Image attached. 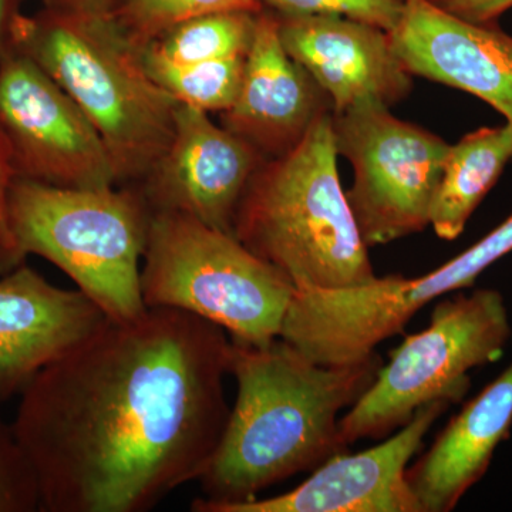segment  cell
Listing matches in <instances>:
<instances>
[{"label": "cell", "mask_w": 512, "mask_h": 512, "mask_svg": "<svg viewBox=\"0 0 512 512\" xmlns=\"http://www.w3.org/2000/svg\"><path fill=\"white\" fill-rule=\"evenodd\" d=\"M231 339L192 313L109 320L19 394L43 512H146L200 480L229 416Z\"/></svg>", "instance_id": "6da1fadb"}, {"label": "cell", "mask_w": 512, "mask_h": 512, "mask_svg": "<svg viewBox=\"0 0 512 512\" xmlns=\"http://www.w3.org/2000/svg\"><path fill=\"white\" fill-rule=\"evenodd\" d=\"M231 339V338H229ZM377 353L350 365H319L282 338L265 345L231 339L237 399L191 511L244 503L348 451L339 414L375 382Z\"/></svg>", "instance_id": "7a4b0ae2"}, {"label": "cell", "mask_w": 512, "mask_h": 512, "mask_svg": "<svg viewBox=\"0 0 512 512\" xmlns=\"http://www.w3.org/2000/svg\"><path fill=\"white\" fill-rule=\"evenodd\" d=\"M333 113L289 153L256 168L235 212V237L298 291L345 289L376 278L340 184Z\"/></svg>", "instance_id": "3957f363"}, {"label": "cell", "mask_w": 512, "mask_h": 512, "mask_svg": "<svg viewBox=\"0 0 512 512\" xmlns=\"http://www.w3.org/2000/svg\"><path fill=\"white\" fill-rule=\"evenodd\" d=\"M18 52L84 111L106 144L117 184L146 180L173 140L178 103L147 72L143 49L114 16L26 15Z\"/></svg>", "instance_id": "277c9868"}, {"label": "cell", "mask_w": 512, "mask_h": 512, "mask_svg": "<svg viewBox=\"0 0 512 512\" xmlns=\"http://www.w3.org/2000/svg\"><path fill=\"white\" fill-rule=\"evenodd\" d=\"M150 205L134 185L66 188L15 178L9 227L18 265L42 256L103 309L126 322L147 311L140 261Z\"/></svg>", "instance_id": "5b68a950"}, {"label": "cell", "mask_w": 512, "mask_h": 512, "mask_svg": "<svg viewBox=\"0 0 512 512\" xmlns=\"http://www.w3.org/2000/svg\"><path fill=\"white\" fill-rule=\"evenodd\" d=\"M143 258L147 308L192 313L251 345L281 336L295 286L234 234L181 212L153 211Z\"/></svg>", "instance_id": "8992f818"}, {"label": "cell", "mask_w": 512, "mask_h": 512, "mask_svg": "<svg viewBox=\"0 0 512 512\" xmlns=\"http://www.w3.org/2000/svg\"><path fill=\"white\" fill-rule=\"evenodd\" d=\"M512 335L504 296L495 289L458 293L436 303L429 326L390 353L372 386L342 419L348 446L382 439L402 429L424 404L460 403L470 390V370L503 355Z\"/></svg>", "instance_id": "52a82bcc"}, {"label": "cell", "mask_w": 512, "mask_h": 512, "mask_svg": "<svg viewBox=\"0 0 512 512\" xmlns=\"http://www.w3.org/2000/svg\"><path fill=\"white\" fill-rule=\"evenodd\" d=\"M333 136L355 173L346 198L367 247L429 227L450 144L376 101L333 113Z\"/></svg>", "instance_id": "ba28073f"}, {"label": "cell", "mask_w": 512, "mask_h": 512, "mask_svg": "<svg viewBox=\"0 0 512 512\" xmlns=\"http://www.w3.org/2000/svg\"><path fill=\"white\" fill-rule=\"evenodd\" d=\"M0 130L16 178L66 188L119 185L92 121L62 86L20 52L0 60Z\"/></svg>", "instance_id": "9c48e42d"}, {"label": "cell", "mask_w": 512, "mask_h": 512, "mask_svg": "<svg viewBox=\"0 0 512 512\" xmlns=\"http://www.w3.org/2000/svg\"><path fill=\"white\" fill-rule=\"evenodd\" d=\"M266 158L205 111L180 104L170 146L146 180L134 185L151 211L190 215L232 232L245 188Z\"/></svg>", "instance_id": "30bf717a"}, {"label": "cell", "mask_w": 512, "mask_h": 512, "mask_svg": "<svg viewBox=\"0 0 512 512\" xmlns=\"http://www.w3.org/2000/svg\"><path fill=\"white\" fill-rule=\"evenodd\" d=\"M451 406L436 400L379 446L338 454L289 493L222 504L210 512H423L406 471L431 426Z\"/></svg>", "instance_id": "8fae6325"}, {"label": "cell", "mask_w": 512, "mask_h": 512, "mask_svg": "<svg viewBox=\"0 0 512 512\" xmlns=\"http://www.w3.org/2000/svg\"><path fill=\"white\" fill-rule=\"evenodd\" d=\"M276 16L286 52L328 94L333 113L366 101L392 107L412 92L413 74L386 30L338 15Z\"/></svg>", "instance_id": "7c38bea8"}, {"label": "cell", "mask_w": 512, "mask_h": 512, "mask_svg": "<svg viewBox=\"0 0 512 512\" xmlns=\"http://www.w3.org/2000/svg\"><path fill=\"white\" fill-rule=\"evenodd\" d=\"M389 35L413 76L473 94L512 128V36L498 25L467 22L431 0H404Z\"/></svg>", "instance_id": "4fadbf2b"}, {"label": "cell", "mask_w": 512, "mask_h": 512, "mask_svg": "<svg viewBox=\"0 0 512 512\" xmlns=\"http://www.w3.org/2000/svg\"><path fill=\"white\" fill-rule=\"evenodd\" d=\"M80 289L57 288L25 262L0 279V404L109 322Z\"/></svg>", "instance_id": "5bb4252c"}, {"label": "cell", "mask_w": 512, "mask_h": 512, "mask_svg": "<svg viewBox=\"0 0 512 512\" xmlns=\"http://www.w3.org/2000/svg\"><path fill=\"white\" fill-rule=\"evenodd\" d=\"M329 113L328 94L282 45L278 16L271 10L259 12L241 89L222 113V126L268 160L293 150Z\"/></svg>", "instance_id": "9a60e30c"}, {"label": "cell", "mask_w": 512, "mask_h": 512, "mask_svg": "<svg viewBox=\"0 0 512 512\" xmlns=\"http://www.w3.org/2000/svg\"><path fill=\"white\" fill-rule=\"evenodd\" d=\"M512 427V363L468 402L406 477L423 512H450L487 473Z\"/></svg>", "instance_id": "2e32d148"}, {"label": "cell", "mask_w": 512, "mask_h": 512, "mask_svg": "<svg viewBox=\"0 0 512 512\" xmlns=\"http://www.w3.org/2000/svg\"><path fill=\"white\" fill-rule=\"evenodd\" d=\"M512 161V128L481 127L451 146L430 210L437 237L453 241Z\"/></svg>", "instance_id": "e0dca14e"}, {"label": "cell", "mask_w": 512, "mask_h": 512, "mask_svg": "<svg viewBox=\"0 0 512 512\" xmlns=\"http://www.w3.org/2000/svg\"><path fill=\"white\" fill-rule=\"evenodd\" d=\"M258 13L234 10L183 20L143 47L144 55L171 64L247 56Z\"/></svg>", "instance_id": "ac0fdd59"}, {"label": "cell", "mask_w": 512, "mask_h": 512, "mask_svg": "<svg viewBox=\"0 0 512 512\" xmlns=\"http://www.w3.org/2000/svg\"><path fill=\"white\" fill-rule=\"evenodd\" d=\"M247 56L227 57L195 64H171L144 55L147 72L184 106L205 111H227L237 100Z\"/></svg>", "instance_id": "d6986e66"}, {"label": "cell", "mask_w": 512, "mask_h": 512, "mask_svg": "<svg viewBox=\"0 0 512 512\" xmlns=\"http://www.w3.org/2000/svg\"><path fill=\"white\" fill-rule=\"evenodd\" d=\"M259 13L258 0H126L114 15L140 49L183 20L215 12Z\"/></svg>", "instance_id": "ffe728a7"}, {"label": "cell", "mask_w": 512, "mask_h": 512, "mask_svg": "<svg viewBox=\"0 0 512 512\" xmlns=\"http://www.w3.org/2000/svg\"><path fill=\"white\" fill-rule=\"evenodd\" d=\"M40 511L35 471L12 424L0 414V512Z\"/></svg>", "instance_id": "44dd1931"}, {"label": "cell", "mask_w": 512, "mask_h": 512, "mask_svg": "<svg viewBox=\"0 0 512 512\" xmlns=\"http://www.w3.org/2000/svg\"><path fill=\"white\" fill-rule=\"evenodd\" d=\"M281 16L338 15L392 32L402 18L404 0H258Z\"/></svg>", "instance_id": "7402d4cb"}, {"label": "cell", "mask_w": 512, "mask_h": 512, "mask_svg": "<svg viewBox=\"0 0 512 512\" xmlns=\"http://www.w3.org/2000/svg\"><path fill=\"white\" fill-rule=\"evenodd\" d=\"M16 173L12 153L5 134L0 130V272L12 271L18 262L15 258L12 234L9 227V195Z\"/></svg>", "instance_id": "603a6c76"}, {"label": "cell", "mask_w": 512, "mask_h": 512, "mask_svg": "<svg viewBox=\"0 0 512 512\" xmlns=\"http://www.w3.org/2000/svg\"><path fill=\"white\" fill-rule=\"evenodd\" d=\"M434 5L457 18L478 25H498V20L512 8V0H431Z\"/></svg>", "instance_id": "cb8c5ba5"}, {"label": "cell", "mask_w": 512, "mask_h": 512, "mask_svg": "<svg viewBox=\"0 0 512 512\" xmlns=\"http://www.w3.org/2000/svg\"><path fill=\"white\" fill-rule=\"evenodd\" d=\"M26 0H0V60L18 52V33Z\"/></svg>", "instance_id": "d4e9b609"}, {"label": "cell", "mask_w": 512, "mask_h": 512, "mask_svg": "<svg viewBox=\"0 0 512 512\" xmlns=\"http://www.w3.org/2000/svg\"><path fill=\"white\" fill-rule=\"evenodd\" d=\"M43 9L73 16L109 18L116 15L126 0H42Z\"/></svg>", "instance_id": "484cf974"}]
</instances>
